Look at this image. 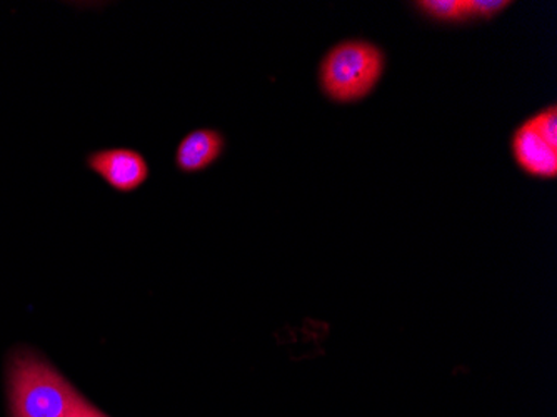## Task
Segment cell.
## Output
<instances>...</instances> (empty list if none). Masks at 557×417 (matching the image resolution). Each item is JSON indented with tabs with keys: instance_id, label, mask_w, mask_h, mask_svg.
I'll use <instances>...</instances> for the list:
<instances>
[{
	"instance_id": "obj_8",
	"label": "cell",
	"mask_w": 557,
	"mask_h": 417,
	"mask_svg": "<svg viewBox=\"0 0 557 417\" xmlns=\"http://www.w3.org/2000/svg\"><path fill=\"white\" fill-rule=\"evenodd\" d=\"M511 5L506 0H468L469 17L471 15H481V17H493L500 11Z\"/></svg>"
},
{
	"instance_id": "obj_6",
	"label": "cell",
	"mask_w": 557,
	"mask_h": 417,
	"mask_svg": "<svg viewBox=\"0 0 557 417\" xmlns=\"http://www.w3.org/2000/svg\"><path fill=\"white\" fill-rule=\"evenodd\" d=\"M418 5L437 21H462L469 17L468 0H422Z\"/></svg>"
},
{
	"instance_id": "obj_7",
	"label": "cell",
	"mask_w": 557,
	"mask_h": 417,
	"mask_svg": "<svg viewBox=\"0 0 557 417\" xmlns=\"http://www.w3.org/2000/svg\"><path fill=\"white\" fill-rule=\"evenodd\" d=\"M533 122L537 133L543 136L544 140L550 144V146L557 149V109L556 106L544 109L540 114L534 115L533 119H529Z\"/></svg>"
},
{
	"instance_id": "obj_5",
	"label": "cell",
	"mask_w": 557,
	"mask_h": 417,
	"mask_svg": "<svg viewBox=\"0 0 557 417\" xmlns=\"http://www.w3.org/2000/svg\"><path fill=\"white\" fill-rule=\"evenodd\" d=\"M224 147V136L215 128H196L184 136L175 149V168L186 174L206 171L218 162Z\"/></svg>"
},
{
	"instance_id": "obj_3",
	"label": "cell",
	"mask_w": 557,
	"mask_h": 417,
	"mask_svg": "<svg viewBox=\"0 0 557 417\" xmlns=\"http://www.w3.org/2000/svg\"><path fill=\"white\" fill-rule=\"evenodd\" d=\"M86 165L106 186L119 194H133L149 181L146 156L133 147H106L90 152Z\"/></svg>"
},
{
	"instance_id": "obj_2",
	"label": "cell",
	"mask_w": 557,
	"mask_h": 417,
	"mask_svg": "<svg viewBox=\"0 0 557 417\" xmlns=\"http://www.w3.org/2000/svg\"><path fill=\"white\" fill-rule=\"evenodd\" d=\"M384 71L381 49L368 42H344L331 49L321 64L324 93L337 102L368 96Z\"/></svg>"
},
{
	"instance_id": "obj_4",
	"label": "cell",
	"mask_w": 557,
	"mask_h": 417,
	"mask_svg": "<svg viewBox=\"0 0 557 417\" xmlns=\"http://www.w3.org/2000/svg\"><path fill=\"white\" fill-rule=\"evenodd\" d=\"M512 150L518 164L536 177L554 179L557 175V149L543 139L533 122L528 121L516 131Z\"/></svg>"
},
{
	"instance_id": "obj_1",
	"label": "cell",
	"mask_w": 557,
	"mask_h": 417,
	"mask_svg": "<svg viewBox=\"0 0 557 417\" xmlns=\"http://www.w3.org/2000/svg\"><path fill=\"white\" fill-rule=\"evenodd\" d=\"M8 394L11 417H108L33 349L9 357Z\"/></svg>"
}]
</instances>
